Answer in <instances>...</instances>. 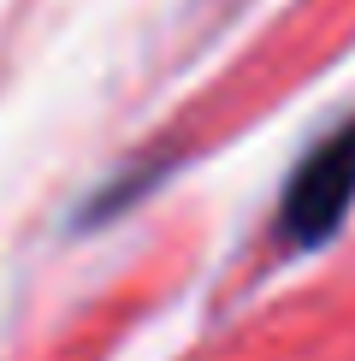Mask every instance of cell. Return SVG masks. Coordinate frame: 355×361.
<instances>
[{
  "instance_id": "cell-1",
  "label": "cell",
  "mask_w": 355,
  "mask_h": 361,
  "mask_svg": "<svg viewBox=\"0 0 355 361\" xmlns=\"http://www.w3.org/2000/svg\"><path fill=\"white\" fill-rule=\"evenodd\" d=\"M349 207H355V118L308 148V160L285 190V207H278V231L290 249H320L325 237H337Z\"/></svg>"
}]
</instances>
